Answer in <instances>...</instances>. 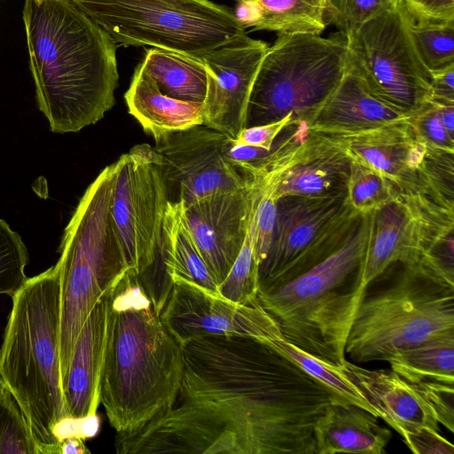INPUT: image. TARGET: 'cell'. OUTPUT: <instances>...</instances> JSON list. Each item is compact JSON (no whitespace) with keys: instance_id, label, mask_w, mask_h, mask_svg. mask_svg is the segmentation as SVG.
Wrapping results in <instances>:
<instances>
[{"instance_id":"cell-1","label":"cell","mask_w":454,"mask_h":454,"mask_svg":"<svg viewBox=\"0 0 454 454\" xmlns=\"http://www.w3.org/2000/svg\"><path fill=\"white\" fill-rule=\"evenodd\" d=\"M181 346L176 402L201 403L225 416L244 454H316L318 419L332 403H347L254 338L203 336Z\"/></svg>"},{"instance_id":"cell-2","label":"cell","mask_w":454,"mask_h":454,"mask_svg":"<svg viewBox=\"0 0 454 454\" xmlns=\"http://www.w3.org/2000/svg\"><path fill=\"white\" fill-rule=\"evenodd\" d=\"M23 23L39 109L52 132H76L114 105V40L71 0H24Z\"/></svg>"},{"instance_id":"cell-3","label":"cell","mask_w":454,"mask_h":454,"mask_svg":"<svg viewBox=\"0 0 454 454\" xmlns=\"http://www.w3.org/2000/svg\"><path fill=\"white\" fill-rule=\"evenodd\" d=\"M184 374L183 349L139 278L127 271L110 294L100 403L117 433L171 409Z\"/></svg>"},{"instance_id":"cell-4","label":"cell","mask_w":454,"mask_h":454,"mask_svg":"<svg viewBox=\"0 0 454 454\" xmlns=\"http://www.w3.org/2000/svg\"><path fill=\"white\" fill-rule=\"evenodd\" d=\"M12 300L0 348V377L21 409L41 454H60L57 430L67 417L59 366L58 264L27 278Z\"/></svg>"},{"instance_id":"cell-5","label":"cell","mask_w":454,"mask_h":454,"mask_svg":"<svg viewBox=\"0 0 454 454\" xmlns=\"http://www.w3.org/2000/svg\"><path fill=\"white\" fill-rule=\"evenodd\" d=\"M370 227L362 214L345 243L293 280L258 291L257 298L284 336L316 358L340 367L357 307L366 293L359 283Z\"/></svg>"},{"instance_id":"cell-6","label":"cell","mask_w":454,"mask_h":454,"mask_svg":"<svg viewBox=\"0 0 454 454\" xmlns=\"http://www.w3.org/2000/svg\"><path fill=\"white\" fill-rule=\"evenodd\" d=\"M114 164L85 191L59 247V366L64 387L78 335L95 305L128 271L116 232L112 202Z\"/></svg>"},{"instance_id":"cell-7","label":"cell","mask_w":454,"mask_h":454,"mask_svg":"<svg viewBox=\"0 0 454 454\" xmlns=\"http://www.w3.org/2000/svg\"><path fill=\"white\" fill-rule=\"evenodd\" d=\"M454 333V286L413 266L362 298L345 345L356 363L387 361L429 339Z\"/></svg>"},{"instance_id":"cell-8","label":"cell","mask_w":454,"mask_h":454,"mask_svg":"<svg viewBox=\"0 0 454 454\" xmlns=\"http://www.w3.org/2000/svg\"><path fill=\"white\" fill-rule=\"evenodd\" d=\"M348 65L346 37L278 34L269 46L249 95L245 127L291 115L306 120L333 91Z\"/></svg>"},{"instance_id":"cell-9","label":"cell","mask_w":454,"mask_h":454,"mask_svg":"<svg viewBox=\"0 0 454 454\" xmlns=\"http://www.w3.org/2000/svg\"><path fill=\"white\" fill-rule=\"evenodd\" d=\"M124 46L200 59L247 35L234 12L210 0H71Z\"/></svg>"},{"instance_id":"cell-10","label":"cell","mask_w":454,"mask_h":454,"mask_svg":"<svg viewBox=\"0 0 454 454\" xmlns=\"http://www.w3.org/2000/svg\"><path fill=\"white\" fill-rule=\"evenodd\" d=\"M348 67L367 90L411 116L432 99V77L411 40L395 1L345 36Z\"/></svg>"},{"instance_id":"cell-11","label":"cell","mask_w":454,"mask_h":454,"mask_svg":"<svg viewBox=\"0 0 454 454\" xmlns=\"http://www.w3.org/2000/svg\"><path fill=\"white\" fill-rule=\"evenodd\" d=\"M361 215L346 195L279 198L271 244L259 265L258 291L285 285L327 258L348 239Z\"/></svg>"},{"instance_id":"cell-12","label":"cell","mask_w":454,"mask_h":454,"mask_svg":"<svg viewBox=\"0 0 454 454\" xmlns=\"http://www.w3.org/2000/svg\"><path fill=\"white\" fill-rule=\"evenodd\" d=\"M114 167L113 218L128 270L141 278L159 257L168 202L162 163L153 146L140 144Z\"/></svg>"},{"instance_id":"cell-13","label":"cell","mask_w":454,"mask_h":454,"mask_svg":"<svg viewBox=\"0 0 454 454\" xmlns=\"http://www.w3.org/2000/svg\"><path fill=\"white\" fill-rule=\"evenodd\" d=\"M279 140L270 154L242 169L269 187L277 200L344 196L351 157L343 140L309 129L303 121Z\"/></svg>"},{"instance_id":"cell-14","label":"cell","mask_w":454,"mask_h":454,"mask_svg":"<svg viewBox=\"0 0 454 454\" xmlns=\"http://www.w3.org/2000/svg\"><path fill=\"white\" fill-rule=\"evenodd\" d=\"M453 216L452 210L424 195L400 192L371 212L361 287L366 289L395 262L416 266L439 237L454 230Z\"/></svg>"},{"instance_id":"cell-15","label":"cell","mask_w":454,"mask_h":454,"mask_svg":"<svg viewBox=\"0 0 454 454\" xmlns=\"http://www.w3.org/2000/svg\"><path fill=\"white\" fill-rule=\"evenodd\" d=\"M230 137L201 124L154 139L169 201L188 206L249 184L251 177L227 155Z\"/></svg>"},{"instance_id":"cell-16","label":"cell","mask_w":454,"mask_h":454,"mask_svg":"<svg viewBox=\"0 0 454 454\" xmlns=\"http://www.w3.org/2000/svg\"><path fill=\"white\" fill-rule=\"evenodd\" d=\"M268 48L247 35L200 58L207 74L204 125L233 138L244 129L249 95Z\"/></svg>"},{"instance_id":"cell-17","label":"cell","mask_w":454,"mask_h":454,"mask_svg":"<svg viewBox=\"0 0 454 454\" xmlns=\"http://www.w3.org/2000/svg\"><path fill=\"white\" fill-rule=\"evenodd\" d=\"M258 195L251 178L243 188L215 193L184 206L191 234L219 285L240 252Z\"/></svg>"},{"instance_id":"cell-18","label":"cell","mask_w":454,"mask_h":454,"mask_svg":"<svg viewBox=\"0 0 454 454\" xmlns=\"http://www.w3.org/2000/svg\"><path fill=\"white\" fill-rule=\"evenodd\" d=\"M267 311L258 298L237 304L186 283L172 284L160 317L174 338L184 344L203 336H243L255 339Z\"/></svg>"},{"instance_id":"cell-19","label":"cell","mask_w":454,"mask_h":454,"mask_svg":"<svg viewBox=\"0 0 454 454\" xmlns=\"http://www.w3.org/2000/svg\"><path fill=\"white\" fill-rule=\"evenodd\" d=\"M337 136L343 140L351 158L380 171L398 192L418 191L429 148L409 118L363 132Z\"/></svg>"},{"instance_id":"cell-20","label":"cell","mask_w":454,"mask_h":454,"mask_svg":"<svg viewBox=\"0 0 454 454\" xmlns=\"http://www.w3.org/2000/svg\"><path fill=\"white\" fill-rule=\"evenodd\" d=\"M340 369L376 411L378 418L402 437L423 427L439 431L437 418L417 387L394 371L368 370L348 361Z\"/></svg>"},{"instance_id":"cell-21","label":"cell","mask_w":454,"mask_h":454,"mask_svg":"<svg viewBox=\"0 0 454 454\" xmlns=\"http://www.w3.org/2000/svg\"><path fill=\"white\" fill-rule=\"evenodd\" d=\"M112 291L95 305L78 335L63 387L67 419L96 415L100 404Z\"/></svg>"},{"instance_id":"cell-22","label":"cell","mask_w":454,"mask_h":454,"mask_svg":"<svg viewBox=\"0 0 454 454\" xmlns=\"http://www.w3.org/2000/svg\"><path fill=\"white\" fill-rule=\"evenodd\" d=\"M410 118L375 98L348 67L333 91L301 121L315 131L348 135Z\"/></svg>"},{"instance_id":"cell-23","label":"cell","mask_w":454,"mask_h":454,"mask_svg":"<svg viewBox=\"0 0 454 454\" xmlns=\"http://www.w3.org/2000/svg\"><path fill=\"white\" fill-rule=\"evenodd\" d=\"M314 437L316 454H382L392 434L362 407L334 402L318 419Z\"/></svg>"},{"instance_id":"cell-24","label":"cell","mask_w":454,"mask_h":454,"mask_svg":"<svg viewBox=\"0 0 454 454\" xmlns=\"http://www.w3.org/2000/svg\"><path fill=\"white\" fill-rule=\"evenodd\" d=\"M159 256L164 273L172 284L186 283L221 296L219 283L203 259L187 224L183 201L168 202Z\"/></svg>"},{"instance_id":"cell-25","label":"cell","mask_w":454,"mask_h":454,"mask_svg":"<svg viewBox=\"0 0 454 454\" xmlns=\"http://www.w3.org/2000/svg\"><path fill=\"white\" fill-rule=\"evenodd\" d=\"M124 98L129 113L154 139L204 123L202 104L167 96L138 66Z\"/></svg>"},{"instance_id":"cell-26","label":"cell","mask_w":454,"mask_h":454,"mask_svg":"<svg viewBox=\"0 0 454 454\" xmlns=\"http://www.w3.org/2000/svg\"><path fill=\"white\" fill-rule=\"evenodd\" d=\"M326 6L327 0H247L234 13L246 29L320 35L327 25Z\"/></svg>"},{"instance_id":"cell-27","label":"cell","mask_w":454,"mask_h":454,"mask_svg":"<svg viewBox=\"0 0 454 454\" xmlns=\"http://www.w3.org/2000/svg\"><path fill=\"white\" fill-rule=\"evenodd\" d=\"M138 67L167 96L203 104L207 95V74L201 59L151 48Z\"/></svg>"},{"instance_id":"cell-28","label":"cell","mask_w":454,"mask_h":454,"mask_svg":"<svg viewBox=\"0 0 454 454\" xmlns=\"http://www.w3.org/2000/svg\"><path fill=\"white\" fill-rule=\"evenodd\" d=\"M386 362L411 384H454V333H446L403 349Z\"/></svg>"},{"instance_id":"cell-29","label":"cell","mask_w":454,"mask_h":454,"mask_svg":"<svg viewBox=\"0 0 454 454\" xmlns=\"http://www.w3.org/2000/svg\"><path fill=\"white\" fill-rule=\"evenodd\" d=\"M405 21L416 53L429 73L454 65V21Z\"/></svg>"},{"instance_id":"cell-30","label":"cell","mask_w":454,"mask_h":454,"mask_svg":"<svg viewBox=\"0 0 454 454\" xmlns=\"http://www.w3.org/2000/svg\"><path fill=\"white\" fill-rule=\"evenodd\" d=\"M395 186L380 171L351 158L346 196L350 206L360 214L371 213L397 193Z\"/></svg>"},{"instance_id":"cell-31","label":"cell","mask_w":454,"mask_h":454,"mask_svg":"<svg viewBox=\"0 0 454 454\" xmlns=\"http://www.w3.org/2000/svg\"><path fill=\"white\" fill-rule=\"evenodd\" d=\"M253 214L240 252L227 276L219 285L221 296L237 304L252 302L257 299L259 290V263L254 251Z\"/></svg>"},{"instance_id":"cell-32","label":"cell","mask_w":454,"mask_h":454,"mask_svg":"<svg viewBox=\"0 0 454 454\" xmlns=\"http://www.w3.org/2000/svg\"><path fill=\"white\" fill-rule=\"evenodd\" d=\"M0 454H41L14 397L0 386Z\"/></svg>"},{"instance_id":"cell-33","label":"cell","mask_w":454,"mask_h":454,"mask_svg":"<svg viewBox=\"0 0 454 454\" xmlns=\"http://www.w3.org/2000/svg\"><path fill=\"white\" fill-rule=\"evenodd\" d=\"M28 254L20 236L0 218V294L11 298L27 277L25 268Z\"/></svg>"},{"instance_id":"cell-34","label":"cell","mask_w":454,"mask_h":454,"mask_svg":"<svg viewBox=\"0 0 454 454\" xmlns=\"http://www.w3.org/2000/svg\"><path fill=\"white\" fill-rule=\"evenodd\" d=\"M393 0H327L326 21L345 36L356 31Z\"/></svg>"},{"instance_id":"cell-35","label":"cell","mask_w":454,"mask_h":454,"mask_svg":"<svg viewBox=\"0 0 454 454\" xmlns=\"http://www.w3.org/2000/svg\"><path fill=\"white\" fill-rule=\"evenodd\" d=\"M418 136L431 150L454 153V137L444 128L437 103L431 99L409 118Z\"/></svg>"},{"instance_id":"cell-36","label":"cell","mask_w":454,"mask_h":454,"mask_svg":"<svg viewBox=\"0 0 454 454\" xmlns=\"http://www.w3.org/2000/svg\"><path fill=\"white\" fill-rule=\"evenodd\" d=\"M454 384L424 382L416 384L418 390L433 409L440 424L454 431Z\"/></svg>"},{"instance_id":"cell-37","label":"cell","mask_w":454,"mask_h":454,"mask_svg":"<svg viewBox=\"0 0 454 454\" xmlns=\"http://www.w3.org/2000/svg\"><path fill=\"white\" fill-rule=\"evenodd\" d=\"M407 20L454 21V0H397Z\"/></svg>"},{"instance_id":"cell-38","label":"cell","mask_w":454,"mask_h":454,"mask_svg":"<svg viewBox=\"0 0 454 454\" xmlns=\"http://www.w3.org/2000/svg\"><path fill=\"white\" fill-rule=\"evenodd\" d=\"M410 450L416 454H453L454 446L439 431L420 428L403 437Z\"/></svg>"},{"instance_id":"cell-39","label":"cell","mask_w":454,"mask_h":454,"mask_svg":"<svg viewBox=\"0 0 454 454\" xmlns=\"http://www.w3.org/2000/svg\"><path fill=\"white\" fill-rule=\"evenodd\" d=\"M293 124L291 115H287L275 122L244 128L239 132L235 140L247 145L271 149L278 135L286 127Z\"/></svg>"},{"instance_id":"cell-40","label":"cell","mask_w":454,"mask_h":454,"mask_svg":"<svg viewBox=\"0 0 454 454\" xmlns=\"http://www.w3.org/2000/svg\"><path fill=\"white\" fill-rule=\"evenodd\" d=\"M430 74L432 98L454 103V65Z\"/></svg>"},{"instance_id":"cell-41","label":"cell","mask_w":454,"mask_h":454,"mask_svg":"<svg viewBox=\"0 0 454 454\" xmlns=\"http://www.w3.org/2000/svg\"><path fill=\"white\" fill-rule=\"evenodd\" d=\"M90 453L84 439L81 437H67L60 442V454H85Z\"/></svg>"},{"instance_id":"cell-42","label":"cell","mask_w":454,"mask_h":454,"mask_svg":"<svg viewBox=\"0 0 454 454\" xmlns=\"http://www.w3.org/2000/svg\"><path fill=\"white\" fill-rule=\"evenodd\" d=\"M232 1L237 2V3H241V2H245L247 0H232Z\"/></svg>"},{"instance_id":"cell-43","label":"cell","mask_w":454,"mask_h":454,"mask_svg":"<svg viewBox=\"0 0 454 454\" xmlns=\"http://www.w3.org/2000/svg\"><path fill=\"white\" fill-rule=\"evenodd\" d=\"M1 384H2V380H1V377H0V386H1Z\"/></svg>"},{"instance_id":"cell-44","label":"cell","mask_w":454,"mask_h":454,"mask_svg":"<svg viewBox=\"0 0 454 454\" xmlns=\"http://www.w3.org/2000/svg\"><path fill=\"white\" fill-rule=\"evenodd\" d=\"M393 1H397V0H393Z\"/></svg>"}]
</instances>
